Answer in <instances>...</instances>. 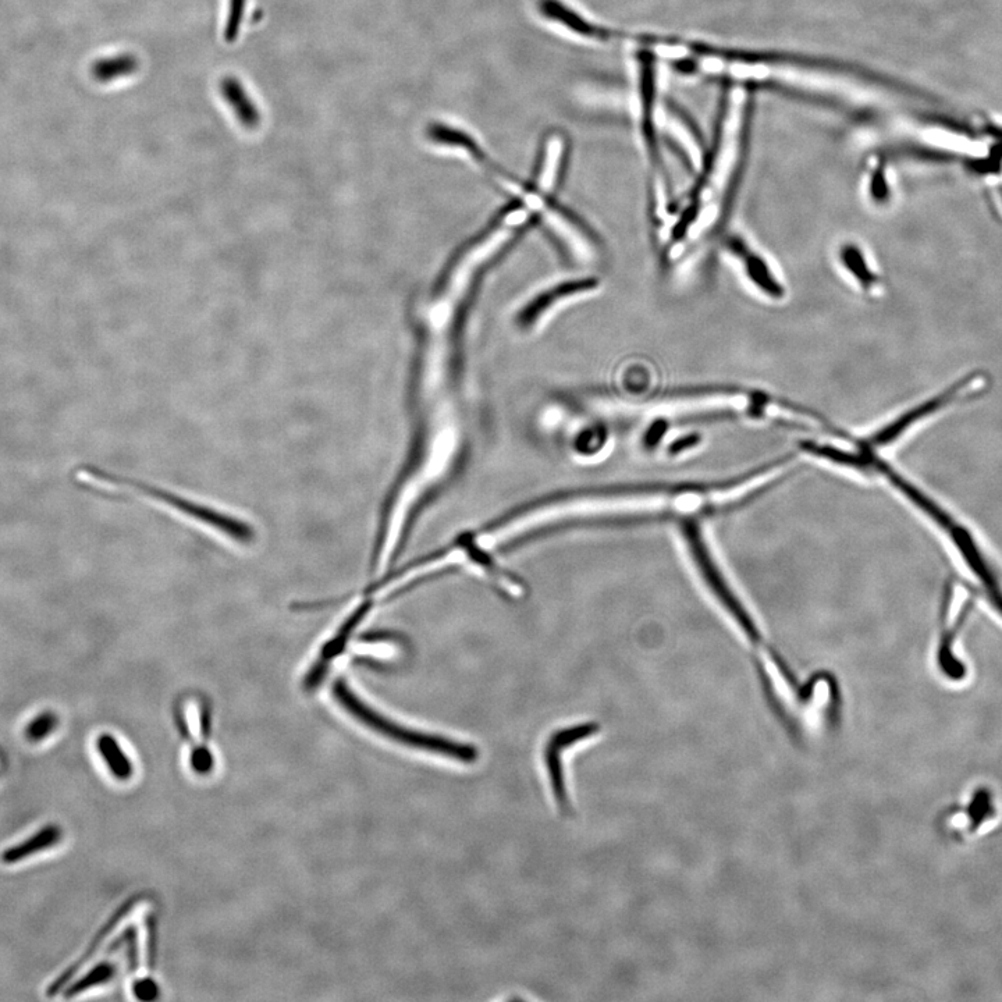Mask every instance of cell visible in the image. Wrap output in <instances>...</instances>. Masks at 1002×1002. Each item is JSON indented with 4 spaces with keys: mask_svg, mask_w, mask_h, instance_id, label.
<instances>
[{
    "mask_svg": "<svg viewBox=\"0 0 1002 1002\" xmlns=\"http://www.w3.org/2000/svg\"><path fill=\"white\" fill-rule=\"evenodd\" d=\"M84 472L90 476L91 482L102 485L103 488L116 489L119 492L131 493V495L141 497V499L149 500V503H154L156 506L176 514L177 517L215 532L230 542L238 543V545H251L257 538L255 529L251 527L250 522L227 514L225 511H220L218 508L206 506V504L198 503V501L158 488V486L149 485V483L120 478V476L108 474V472L99 471V469H85Z\"/></svg>",
    "mask_w": 1002,
    "mask_h": 1002,
    "instance_id": "6da1fadb",
    "label": "cell"
},
{
    "mask_svg": "<svg viewBox=\"0 0 1002 1002\" xmlns=\"http://www.w3.org/2000/svg\"><path fill=\"white\" fill-rule=\"evenodd\" d=\"M333 696L339 705L347 710L354 719L360 721L372 731L383 735V737L392 739V741L397 742V744L408 746V748L418 749V751H425L429 753H436V755L447 756V758L458 760V762L467 763V765H472L479 758L478 749L474 745L461 744V742L453 741V739L439 737V735H431L425 733H419V731L410 730V728H405L399 726V724L394 723V721L387 719V717L382 716V714L375 712L372 707L365 705L364 702L358 698L357 695L351 691L348 687L347 682L337 681L333 687Z\"/></svg>",
    "mask_w": 1002,
    "mask_h": 1002,
    "instance_id": "7a4b0ae2",
    "label": "cell"
},
{
    "mask_svg": "<svg viewBox=\"0 0 1002 1002\" xmlns=\"http://www.w3.org/2000/svg\"><path fill=\"white\" fill-rule=\"evenodd\" d=\"M372 607L373 600L367 596L350 611L347 617L343 618L336 630L321 643V646L316 650L314 660L309 664L304 677H302V688L305 692H315L326 681L333 664L340 657L346 655L348 646L353 642L355 632L367 620Z\"/></svg>",
    "mask_w": 1002,
    "mask_h": 1002,
    "instance_id": "3957f363",
    "label": "cell"
},
{
    "mask_svg": "<svg viewBox=\"0 0 1002 1002\" xmlns=\"http://www.w3.org/2000/svg\"><path fill=\"white\" fill-rule=\"evenodd\" d=\"M598 731L599 726H596V724H584V726H575L561 730L559 733L553 734V737L547 742L545 760L547 770H549L550 784H552L554 797H556L557 802H559V805L563 809L568 808V795L566 783H564L561 753H563L564 749L570 748L575 742L592 737Z\"/></svg>",
    "mask_w": 1002,
    "mask_h": 1002,
    "instance_id": "277c9868",
    "label": "cell"
},
{
    "mask_svg": "<svg viewBox=\"0 0 1002 1002\" xmlns=\"http://www.w3.org/2000/svg\"><path fill=\"white\" fill-rule=\"evenodd\" d=\"M727 248L731 254L741 259L746 276L756 287H759L763 294L774 298V300H780L784 297V287L777 282L776 276L771 272L770 265L767 264L762 255L756 254L749 248L748 243L737 236L727 238Z\"/></svg>",
    "mask_w": 1002,
    "mask_h": 1002,
    "instance_id": "5b68a950",
    "label": "cell"
},
{
    "mask_svg": "<svg viewBox=\"0 0 1002 1002\" xmlns=\"http://www.w3.org/2000/svg\"><path fill=\"white\" fill-rule=\"evenodd\" d=\"M62 837V829L56 826V824H49V826L39 830L38 833L31 835L26 841L6 849L0 858H2V862L6 863V865H14V863L26 861L30 856L39 854V852L59 844Z\"/></svg>",
    "mask_w": 1002,
    "mask_h": 1002,
    "instance_id": "8992f818",
    "label": "cell"
},
{
    "mask_svg": "<svg viewBox=\"0 0 1002 1002\" xmlns=\"http://www.w3.org/2000/svg\"><path fill=\"white\" fill-rule=\"evenodd\" d=\"M220 91L243 126L248 127V129H254L258 126L261 122V113L237 78H223L222 83H220Z\"/></svg>",
    "mask_w": 1002,
    "mask_h": 1002,
    "instance_id": "52a82bcc",
    "label": "cell"
},
{
    "mask_svg": "<svg viewBox=\"0 0 1002 1002\" xmlns=\"http://www.w3.org/2000/svg\"><path fill=\"white\" fill-rule=\"evenodd\" d=\"M130 908L131 904L123 906V908H120L119 911L116 912V915L113 916V918L110 919L105 926H103L101 932H99L97 937L92 940V943L90 947L87 948V951H85L73 965L69 966V969H66L65 972L58 977V979L53 980L51 986L48 987V991H46V996L55 997L56 994H59L60 991L67 987V983L71 982V979L77 975L78 970L83 968V966L87 964L88 961H91L92 957L97 954V951L103 944V941H105L106 936H108V934L115 929L116 923H119V920H122L124 916H126V913L130 911Z\"/></svg>",
    "mask_w": 1002,
    "mask_h": 1002,
    "instance_id": "ba28073f",
    "label": "cell"
},
{
    "mask_svg": "<svg viewBox=\"0 0 1002 1002\" xmlns=\"http://www.w3.org/2000/svg\"><path fill=\"white\" fill-rule=\"evenodd\" d=\"M97 748L113 776L119 780H129L133 776V765L113 735L102 734L97 739Z\"/></svg>",
    "mask_w": 1002,
    "mask_h": 1002,
    "instance_id": "9c48e42d",
    "label": "cell"
},
{
    "mask_svg": "<svg viewBox=\"0 0 1002 1002\" xmlns=\"http://www.w3.org/2000/svg\"><path fill=\"white\" fill-rule=\"evenodd\" d=\"M840 258L844 268L851 273L852 277H855L856 282L861 284L863 290L873 289L874 284L877 283L876 276L873 275L872 269L868 266L865 255L855 244H845L841 248Z\"/></svg>",
    "mask_w": 1002,
    "mask_h": 1002,
    "instance_id": "30bf717a",
    "label": "cell"
},
{
    "mask_svg": "<svg viewBox=\"0 0 1002 1002\" xmlns=\"http://www.w3.org/2000/svg\"><path fill=\"white\" fill-rule=\"evenodd\" d=\"M138 69V60L133 55H117L115 58L98 60L92 66V76L101 83H109L117 78L130 76Z\"/></svg>",
    "mask_w": 1002,
    "mask_h": 1002,
    "instance_id": "8fae6325",
    "label": "cell"
},
{
    "mask_svg": "<svg viewBox=\"0 0 1002 1002\" xmlns=\"http://www.w3.org/2000/svg\"><path fill=\"white\" fill-rule=\"evenodd\" d=\"M115 973V965L110 964V962H102V964L92 968L87 975H84L81 979L76 980V982L71 983L69 987H66L65 997H77L78 994H83L85 991L92 989V987L108 983L109 980L115 976Z\"/></svg>",
    "mask_w": 1002,
    "mask_h": 1002,
    "instance_id": "7c38bea8",
    "label": "cell"
},
{
    "mask_svg": "<svg viewBox=\"0 0 1002 1002\" xmlns=\"http://www.w3.org/2000/svg\"><path fill=\"white\" fill-rule=\"evenodd\" d=\"M966 815L969 817L970 831H976L994 815L993 795L987 788H977L966 809Z\"/></svg>",
    "mask_w": 1002,
    "mask_h": 1002,
    "instance_id": "4fadbf2b",
    "label": "cell"
},
{
    "mask_svg": "<svg viewBox=\"0 0 1002 1002\" xmlns=\"http://www.w3.org/2000/svg\"><path fill=\"white\" fill-rule=\"evenodd\" d=\"M58 724V717L52 712L39 714L37 719L28 724L26 735L31 742H39L48 737Z\"/></svg>",
    "mask_w": 1002,
    "mask_h": 1002,
    "instance_id": "5bb4252c",
    "label": "cell"
},
{
    "mask_svg": "<svg viewBox=\"0 0 1002 1002\" xmlns=\"http://www.w3.org/2000/svg\"><path fill=\"white\" fill-rule=\"evenodd\" d=\"M245 3L247 0H230L225 34L227 41L232 42L237 38L241 23H243Z\"/></svg>",
    "mask_w": 1002,
    "mask_h": 1002,
    "instance_id": "9a60e30c",
    "label": "cell"
},
{
    "mask_svg": "<svg viewBox=\"0 0 1002 1002\" xmlns=\"http://www.w3.org/2000/svg\"><path fill=\"white\" fill-rule=\"evenodd\" d=\"M191 766H193V769L198 774H206L211 771L213 758L208 749L204 748V745L200 746L197 751H194L193 756H191Z\"/></svg>",
    "mask_w": 1002,
    "mask_h": 1002,
    "instance_id": "2e32d148",
    "label": "cell"
},
{
    "mask_svg": "<svg viewBox=\"0 0 1002 1002\" xmlns=\"http://www.w3.org/2000/svg\"><path fill=\"white\" fill-rule=\"evenodd\" d=\"M134 993L140 1000H154L159 996V989L151 979H147L135 984Z\"/></svg>",
    "mask_w": 1002,
    "mask_h": 1002,
    "instance_id": "e0dca14e",
    "label": "cell"
}]
</instances>
